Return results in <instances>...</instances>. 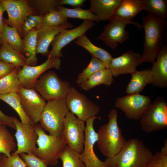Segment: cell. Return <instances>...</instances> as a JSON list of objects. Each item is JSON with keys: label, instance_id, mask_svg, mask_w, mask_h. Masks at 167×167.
<instances>
[{"label": "cell", "instance_id": "cell-1", "mask_svg": "<svg viewBox=\"0 0 167 167\" xmlns=\"http://www.w3.org/2000/svg\"><path fill=\"white\" fill-rule=\"evenodd\" d=\"M142 21L144 41L140 64L143 62L153 64L163 45V35L166 28L167 21L149 13L143 17Z\"/></svg>", "mask_w": 167, "mask_h": 167}, {"label": "cell", "instance_id": "cell-2", "mask_svg": "<svg viewBox=\"0 0 167 167\" xmlns=\"http://www.w3.org/2000/svg\"><path fill=\"white\" fill-rule=\"evenodd\" d=\"M118 117L117 111L114 108L111 109L108 122L102 125L97 133V147L106 158L116 155L126 141L118 125Z\"/></svg>", "mask_w": 167, "mask_h": 167}, {"label": "cell", "instance_id": "cell-3", "mask_svg": "<svg viewBox=\"0 0 167 167\" xmlns=\"http://www.w3.org/2000/svg\"><path fill=\"white\" fill-rule=\"evenodd\" d=\"M152 155L142 141L132 138L126 140L116 155L105 161L110 167H143Z\"/></svg>", "mask_w": 167, "mask_h": 167}, {"label": "cell", "instance_id": "cell-4", "mask_svg": "<svg viewBox=\"0 0 167 167\" xmlns=\"http://www.w3.org/2000/svg\"><path fill=\"white\" fill-rule=\"evenodd\" d=\"M35 128L38 135L37 147L33 154L48 165H57L59 156L66 144L61 136L58 137L47 134L39 124H36Z\"/></svg>", "mask_w": 167, "mask_h": 167}, {"label": "cell", "instance_id": "cell-5", "mask_svg": "<svg viewBox=\"0 0 167 167\" xmlns=\"http://www.w3.org/2000/svg\"><path fill=\"white\" fill-rule=\"evenodd\" d=\"M69 112L65 100L47 101L41 113L39 124L49 135L61 137L64 120Z\"/></svg>", "mask_w": 167, "mask_h": 167}, {"label": "cell", "instance_id": "cell-6", "mask_svg": "<svg viewBox=\"0 0 167 167\" xmlns=\"http://www.w3.org/2000/svg\"><path fill=\"white\" fill-rule=\"evenodd\" d=\"M71 87L68 82L62 80L54 71H49L39 77L34 89L48 101L66 100Z\"/></svg>", "mask_w": 167, "mask_h": 167}, {"label": "cell", "instance_id": "cell-7", "mask_svg": "<svg viewBox=\"0 0 167 167\" xmlns=\"http://www.w3.org/2000/svg\"><path fill=\"white\" fill-rule=\"evenodd\" d=\"M143 130L150 133L167 128V102L159 96L152 102L140 118Z\"/></svg>", "mask_w": 167, "mask_h": 167}, {"label": "cell", "instance_id": "cell-8", "mask_svg": "<svg viewBox=\"0 0 167 167\" xmlns=\"http://www.w3.org/2000/svg\"><path fill=\"white\" fill-rule=\"evenodd\" d=\"M109 20V22L104 27L103 31L96 39L103 41L112 49H115L119 44H122L128 39L129 33L125 29L127 25H134L140 30L142 28L141 25L132 20L124 19L114 16Z\"/></svg>", "mask_w": 167, "mask_h": 167}, {"label": "cell", "instance_id": "cell-9", "mask_svg": "<svg viewBox=\"0 0 167 167\" xmlns=\"http://www.w3.org/2000/svg\"><path fill=\"white\" fill-rule=\"evenodd\" d=\"M84 122L69 111L65 118L61 136L67 145L79 154L84 149L85 129Z\"/></svg>", "mask_w": 167, "mask_h": 167}, {"label": "cell", "instance_id": "cell-10", "mask_svg": "<svg viewBox=\"0 0 167 167\" xmlns=\"http://www.w3.org/2000/svg\"><path fill=\"white\" fill-rule=\"evenodd\" d=\"M65 100L69 111L84 122L96 116L100 111L99 106L73 87Z\"/></svg>", "mask_w": 167, "mask_h": 167}, {"label": "cell", "instance_id": "cell-11", "mask_svg": "<svg viewBox=\"0 0 167 167\" xmlns=\"http://www.w3.org/2000/svg\"><path fill=\"white\" fill-rule=\"evenodd\" d=\"M151 103L149 96L137 93L117 98L115 106L122 110L128 119L138 120L140 119Z\"/></svg>", "mask_w": 167, "mask_h": 167}, {"label": "cell", "instance_id": "cell-12", "mask_svg": "<svg viewBox=\"0 0 167 167\" xmlns=\"http://www.w3.org/2000/svg\"><path fill=\"white\" fill-rule=\"evenodd\" d=\"M101 119L95 116L88 119L86 122L85 131V140L83 151L79 156L85 167H110L108 163L100 160L95 154L94 146L98 139V134L93 127V122L96 119Z\"/></svg>", "mask_w": 167, "mask_h": 167}, {"label": "cell", "instance_id": "cell-13", "mask_svg": "<svg viewBox=\"0 0 167 167\" xmlns=\"http://www.w3.org/2000/svg\"><path fill=\"white\" fill-rule=\"evenodd\" d=\"M7 12L8 18L4 19V22L15 28L19 35L21 34L23 24L29 15H34L36 11L28 2L21 0H0Z\"/></svg>", "mask_w": 167, "mask_h": 167}, {"label": "cell", "instance_id": "cell-14", "mask_svg": "<svg viewBox=\"0 0 167 167\" xmlns=\"http://www.w3.org/2000/svg\"><path fill=\"white\" fill-rule=\"evenodd\" d=\"M94 25V21L85 20L75 28L62 30L55 36L52 42V48L49 51L48 58H60L62 56L61 50L63 47L75 39L85 34L86 32Z\"/></svg>", "mask_w": 167, "mask_h": 167}, {"label": "cell", "instance_id": "cell-15", "mask_svg": "<svg viewBox=\"0 0 167 167\" xmlns=\"http://www.w3.org/2000/svg\"><path fill=\"white\" fill-rule=\"evenodd\" d=\"M61 62L59 58H48L39 65L23 66L19 69L18 75L21 86L26 88L34 89L37 80L42 74L51 68L59 69Z\"/></svg>", "mask_w": 167, "mask_h": 167}, {"label": "cell", "instance_id": "cell-16", "mask_svg": "<svg viewBox=\"0 0 167 167\" xmlns=\"http://www.w3.org/2000/svg\"><path fill=\"white\" fill-rule=\"evenodd\" d=\"M13 121L15 126V134L17 141V149L14 153L33 154L36 151L38 135L35 124L30 125L23 123L14 117Z\"/></svg>", "mask_w": 167, "mask_h": 167}, {"label": "cell", "instance_id": "cell-17", "mask_svg": "<svg viewBox=\"0 0 167 167\" xmlns=\"http://www.w3.org/2000/svg\"><path fill=\"white\" fill-rule=\"evenodd\" d=\"M18 93L25 113L33 123H37L46 104L45 100L33 88H26L21 86Z\"/></svg>", "mask_w": 167, "mask_h": 167}, {"label": "cell", "instance_id": "cell-18", "mask_svg": "<svg viewBox=\"0 0 167 167\" xmlns=\"http://www.w3.org/2000/svg\"><path fill=\"white\" fill-rule=\"evenodd\" d=\"M141 54L129 50L126 51L120 56L113 58L109 66L113 77L120 75L132 73L137 70L140 64Z\"/></svg>", "mask_w": 167, "mask_h": 167}, {"label": "cell", "instance_id": "cell-19", "mask_svg": "<svg viewBox=\"0 0 167 167\" xmlns=\"http://www.w3.org/2000/svg\"><path fill=\"white\" fill-rule=\"evenodd\" d=\"M73 27V24L68 22L57 26H41L37 30L36 54L48 56L49 47L55 36L62 30Z\"/></svg>", "mask_w": 167, "mask_h": 167}, {"label": "cell", "instance_id": "cell-20", "mask_svg": "<svg viewBox=\"0 0 167 167\" xmlns=\"http://www.w3.org/2000/svg\"><path fill=\"white\" fill-rule=\"evenodd\" d=\"M150 69L153 86L164 88L167 86V45H163Z\"/></svg>", "mask_w": 167, "mask_h": 167}, {"label": "cell", "instance_id": "cell-21", "mask_svg": "<svg viewBox=\"0 0 167 167\" xmlns=\"http://www.w3.org/2000/svg\"><path fill=\"white\" fill-rule=\"evenodd\" d=\"M131 80L128 83L126 92L127 94L139 93L148 84H152L153 77L150 69L136 70L131 74Z\"/></svg>", "mask_w": 167, "mask_h": 167}, {"label": "cell", "instance_id": "cell-22", "mask_svg": "<svg viewBox=\"0 0 167 167\" xmlns=\"http://www.w3.org/2000/svg\"><path fill=\"white\" fill-rule=\"evenodd\" d=\"M121 0H90L89 9L100 21L109 20Z\"/></svg>", "mask_w": 167, "mask_h": 167}, {"label": "cell", "instance_id": "cell-23", "mask_svg": "<svg viewBox=\"0 0 167 167\" xmlns=\"http://www.w3.org/2000/svg\"><path fill=\"white\" fill-rule=\"evenodd\" d=\"M77 45L86 50L91 55L92 57L97 58L103 62L107 68H109V63L113 58L108 51L93 44L84 34L78 38L75 41Z\"/></svg>", "mask_w": 167, "mask_h": 167}, {"label": "cell", "instance_id": "cell-24", "mask_svg": "<svg viewBox=\"0 0 167 167\" xmlns=\"http://www.w3.org/2000/svg\"><path fill=\"white\" fill-rule=\"evenodd\" d=\"M143 0H121L116 8L113 16L127 20H132L142 10Z\"/></svg>", "mask_w": 167, "mask_h": 167}, {"label": "cell", "instance_id": "cell-25", "mask_svg": "<svg viewBox=\"0 0 167 167\" xmlns=\"http://www.w3.org/2000/svg\"><path fill=\"white\" fill-rule=\"evenodd\" d=\"M114 81L110 69L105 68L94 73L86 82L79 86L81 89L87 91L101 84L110 86Z\"/></svg>", "mask_w": 167, "mask_h": 167}, {"label": "cell", "instance_id": "cell-26", "mask_svg": "<svg viewBox=\"0 0 167 167\" xmlns=\"http://www.w3.org/2000/svg\"><path fill=\"white\" fill-rule=\"evenodd\" d=\"M0 60L20 67L27 65L28 60L23 54L5 42L2 43L0 46Z\"/></svg>", "mask_w": 167, "mask_h": 167}, {"label": "cell", "instance_id": "cell-27", "mask_svg": "<svg viewBox=\"0 0 167 167\" xmlns=\"http://www.w3.org/2000/svg\"><path fill=\"white\" fill-rule=\"evenodd\" d=\"M5 42L15 50L23 54L24 53L23 40L17 29L4 22L1 44Z\"/></svg>", "mask_w": 167, "mask_h": 167}, {"label": "cell", "instance_id": "cell-28", "mask_svg": "<svg viewBox=\"0 0 167 167\" xmlns=\"http://www.w3.org/2000/svg\"><path fill=\"white\" fill-rule=\"evenodd\" d=\"M0 100L6 103L15 110L19 116L22 122L30 125L36 124L30 119L24 112L22 105L20 96L18 93L11 92L0 95Z\"/></svg>", "mask_w": 167, "mask_h": 167}, {"label": "cell", "instance_id": "cell-29", "mask_svg": "<svg viewBox=\"0 0 167 167\" xmlns=\"http://www.w3.org/2000/svg\"><path fill=\"white\" fill-rule=\"evenodd\" d=\"M20 66H17L10 74L0 79V95L18 92L21 87L18 75Z\"/></svg>", "mask_w": 167, "mask_h": 167}, {"label": "cell", "instance_id": "cell-30", "mask_svg": "<svg viewBox=\"0 0 167 167\" xmlns=\"http://www.w3.org/2000/svg\"><path fill=\"white\" fill-rule=\"evenodd\" d=\"M6 126L0 121V153L9 157L15 149L17 144Z\"/></svg>", "mask_w": 167, "mask_h": 167}, {"label": "cell", "instance_id": "cell-31", "mask_svg": "<svg viewBox=\"0 0 167 167\" xmlns=\"http://www.w3.org/2000/svg\"><path fill=\"white\" fill-rule=\"evenodd\" d=\"M37 30H32L28 32L23 41L24 52L29 53L27 65L35 66L37 63L36 57Z\"/></svg>", "mask_w": 167, "mask_h": 167}, {"label": "cell", "instance_id": "cell-32", "mask_svg": "<svg viewBox=\"0 0 167 167\" xmlns=\"http://www.w3.org/2000/svg\"><path fill=\"white\" fill-rule=\"evenodd\" d=\"M57 10L59 11L66 18H76L85 20H90L97 22L100 21L98 18L89 10L81 7L69 8L63 6H58Z\"/></svg>", "mask_w": 167, "mask_h": 167}, {"label": "cell", "instance_id": "cell-33", "mask_svg": "<svg viewBox=\"0 0 167 167\" xmlns=\"http://www.w3.org/2000/svg\"><path fill=\"white\" fill-rule=\"evenodd\" d=\"M142 8L159 18L165 19L167 17V0H143Z\"/></svg>", "mask_w": 167, "mask_h": 167}, {"label": "cell", "instance_id": "cell-34", "mask_svg": "<svg viewBox=\"0 0 167 167\" xmlns=\"http://www.w3.org/2000/svg\"><path fill=\"white\" fill-rule=\"evenodd\" d=\"M107 68L105 64L100 60L93 57L87 66L78 75L76 83L79 85L86 82L92 75L102 69Z\"/></svg>", "mask_w": 167, "mask_h": 167}, {"label": "cell", "instance_id": "cell-35", "mask_svg": "<svg viewBox=\"0 0 167 167\" xmlns=\"http://www.w3.org/2000/svg\"><path fill=\"white\" fill-rule=\"evenodd\" d=\"M79 154L66 145L59 156L62 162V167H85Z\"/></svg>", "mask_w": 167, "mask_h": 167}, {"label": "cell", "instance_id": "cell-36", "mask_svg": "<svg viewBox=\"0 0 167 167\" xmlns=\"http://www.w3.org/2000/svg\"><path fill=\"white\" fill-rule=\"evenodd\" d=\"M67 19L58 10H52L43 16L41 26H57L67 22Z\"/></svg>", "mask_w": 167, "mask_h": 167}, {"label": "cell", "instance_id": "cell-37", "mask_svg": "<svg viewBox=\"0 0 167 167\" xmlns=\"http://www.w3.org/2000/svg\"><path fill=\"white\" fill-rule=\"evenodd\" d=\"M143 167H167V139L161 150L153 154Z\"/></svg>", "mask_w": 167, "mask_h": 167}, {"label": "cell", "instance_id": "cell-38", "mask_svg": "<svg viewBox=\"0 0 167 167\" xmlns=\"http://www.w3.org/2000/svg\"><path fill=\"white\" fill-rule=\"evenodd\" d=\"M43 16L31 15L25 19L23 24L22 31L26 34L30 31L37 30L41 26Z\"/></svg>", "mask_w": 167, "mask_h": 167}, {"label": "cell", "instance_id": "cell-39", "mask_svg": "<svg viewBox=\"0 0 167 167\" xmlns=\"http://www.w3.org/2000/svg\"><path fill=\"white\" fill-rule=\"evenodd\" d=\"M1 165L2 167H27L19 155L14 153L9 157L2 154Z\"/></svg>", "mask_w": 167, "mask_h": 167}, {"label": "cell", "instance_id": "cell-40", "mask_svg": "<svg viewBox=\"0 0 167 167\" xmlns=\"http://www.w3.org/2000/svg\"><path fill=\"white\" fill-rule=\"evenodd\" d=\"M58 0H39L33 1L35 6L39 11L40 15L43 16L50 11L57 9Z\"/></svg>", "mask_w": 167, "mask_h": 167}, {"label": "cell", "instance_id": "cell-41", "mask_svg": "<svg viewBox=\"0 0 167 167\" xmlns=\"http://www.w3.org/2000/svg\"><path fill=\"white\" fill-rule=\"evenodd\" d=\"M27 167H47L48 165L43 160L33 153L19 154Z\"/></svg>", "mask_w": 167, "mask_h": 167}, {"label": "cell", "instance_id": "cell-42", "mask_svg": "<svg viewBox=\"0 0 167 167\" xmlns=\"http://www.w3.org/2000/svg\"><path fill=\"white\" fill-rule=\"evenodd\" d=\"M17 66L0 60V79L10 74Z\"/></svg>", "mask_w": 167, "mask_h": 167}, {"label": "cell", "instance_id": "cell-43", "mask_svg": "<svg viewBox=\"0 0 167 167\" xmlns=\"http://www.w3.org/2000/svg\"><path fill=\"white\" fill-rule=\"evenodd\" d=\"M86 0H58L59 6L63 5H68L73 8H80L84 6V3Z\"/></svg>", "mask_w": 167, "mask_h": 167}, {"label": "cell", "instance_id": "cell-44", "mask_svg": "<svg viewBox=\"0 0 167 167\" xmlns=\"http://www.w3.org/2000/svg\"><path fill=\"white\" fill-rule=\"evenodd\" d=\"M13 117L6 115L0 110V121L7 126L15 130V126L13 121Z\"/></svg>", "mask_w": 167, "mask_h": 167}, {"label": "cell", "instance_id": "cell-45", "mask_svg": "<svg viewBox=\"0 0 167 167\" xmlns=\"http://www.w3.org/2000/svg\"><path fill=\"white\" fill-rule=\"evenodd\" d=\"M6 11L5 7L0 1V43L1 40L2 30L4 25L3 15Z\"/></svg>", "mask_w": 167, "mask_h": 167}, {"label": "cell", "instance_id": "cell-46", "mask_svg": "<svg viewBox=\"0 0 167 167\" xmlns=\"http://www.w3.org/2000/svg\"><path fill=\"white\" fill-rule=\"evenodd\" d=\"M2 156V154L0 153V165H1V162Z\"/></svg>", "mask_w": 167, "mask_h": 167}, {"label": "cell", "instance_id": "cell-47", "mask_svg": "<svg viewBox=\"0 0 167 167\" xmlns=\"http://www.w3.org/2000/svg\"><path fill=\"white\" fill-rule=\"evenodd\" d=\"M0 167H2L1 165H0Z\"/></svg>", "mask_w": 167, "mask_h": 167}, {"label": "cell", "instance_id": "cell-48", "mask_svg": "<svg viewBox=\"0 0 167 167\" xmlns=\"http://www.w3.org/2000/svg\"><path fill=\"white\" fill-rule=\"evenodd\" d=\"M1 45V44L0 43V46Z\"/></svg>", "mask_w": 167, "mask_h": 167}]
</instances>
